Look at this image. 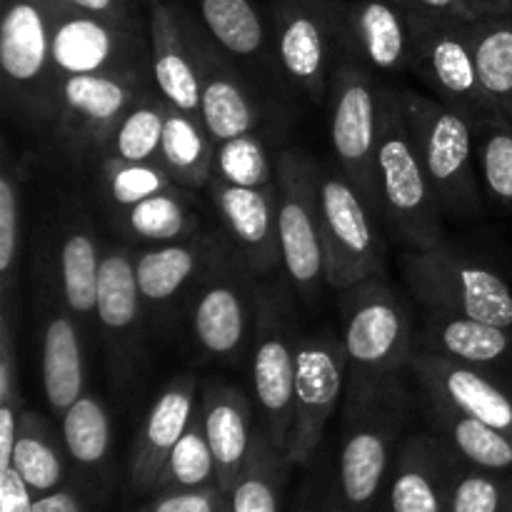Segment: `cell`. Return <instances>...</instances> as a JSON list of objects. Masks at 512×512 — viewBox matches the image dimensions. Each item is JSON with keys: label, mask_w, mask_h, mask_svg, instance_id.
Returning <instances> with one entry per match:
<instances>
[{"label": "cell", "mask_w": 512, "mask_h": 512, "mask_svg": "<svg viewBox=\"0 0 512 512\" xmlns=\"http://www.w3.org/2000/svg\"><path fill=\"white\" fill-rule=\"evenodd\" d=\"M380 220L410 250L443 243V210L425 178L405 118L400 90L380 88V135L375 153Z\"/></svg>", "instance_id": "obj_1"}, {"label": "cell", "mask_w": 512, "mask_h": 512, "mask_svg": "<svg viewBox=\"0 0 512 512\" xmlns=\"http://www.w3.org/2000/svg\"><path fill=\"white\" fill-rule=\"evenodd\" d=\"M405 415L408 395L398 378L345 385V440L338 480L348 510H368L378 498Z\"/></svg>", "instance_id": "obj_2"}, {"label": "cell", "mask_w": 512, "mask_h": 512, "mask_svg": "<svg viewBox=\"0 0 512 512\" xmlns=\"http://www.w3.org/2000/svg\"><path fill=\"white\" fill-rule=\"evenodd\" d=\"M405 118L425 178L440 210L453 218H473L483 208L480 173L475 160L473 123L435 95L400 90Z\"/></svg>", "instance_id": "obj_3"}, {"label": "cell", "mask_w": 512, "mask_h": 512, "mask_svg": "<svg viewBox=\"0 0 512 512\" xmlns=\"http://www.w3.org/2000/svg\"><path fill=\"white\" fill-rule=\"evenodd\" d=\"M343 348L348 355V385L398 378L410 368L418 335L400 295L380 275L343 290Z\"/></svg>", "instance_id": "obj_4"}, {"label": "cell", "mask_w": 512, "mask_h": 512, "mask_svg": "<svg viewBox=\"0 0 512 512\" xmlns=\"http://www.w3.org/2000/svg\"><path fill=\"white\" fill-rule=\"evenodd\" d=\"M58 0H3L0 68L5 103L25 125L50 128L58 93L53 68V15Z\"/></svg>", "instance_id": "obj_5"}, {"label": "cell", "mask_w": 512, "mask_h": 512, "mask_svg": "<svg viewBox=\"0 0 512 512\" xmlns=\"http://www.w3.org/2000/svg\"><path fill=\"white\" fill-rule=\"evenodd\" d=\"M400 270L425 310L512 328V290L498 270L465 258L445 243L408 250L400 258Z\"/></svg>", "instance_id": "obj_6"}, {"label": "cell", "mask_w": 512, "mask_h": 512, "mask_svg": "<svg viewBox=\"0 0 512 512\" xmlns=\"http://www.w3.org/2000/svg\"><path fill=\"white\" fill-rule=\"evenodd\" d=\"M153 75H65L58 80L50 135L73 165L100 160L123 115L153 93Z\"/></svg>", "instance_id": "obj_7"}, {"label": "cell", "mask_w": 512, "mask_h": 512, "mask_svg": "<svg viewBox=\"0 0 512 512\" xmlns=\"http://www.w3.org/2000/svg\"><path fill=\"white\" fill-rule=\"evenodd\" d=\"M300 335H295V308L285 283H258V313H255L253 348H250V378L260 425L285 453L290 423H293L295 360Z\"/></svg>", "instance_id": "obj_8"}, {"label": "cell", "mask_w": 512, "mask_h": 512, "mask_svg": "<svg viewBox=\"0 0 512 512\" xmlns=\"http://www.w3.org/2000/svg\"><path fill=\"white\" fill-rule=\"evenodd\" d=\"M318 173L320 165L298 148L283 150L275 158L280 255H283L285 280L308 303H313L320 288L328 285Z\"/></svg>", "instance_id": "obj_9"}, {"label": "cell", "mask_w": 512, "mask_h": 512, "mask_svg": "<svg viewBox=\"0 0 512 512\" xmlns=\"http://www.w3.org/2000/svg\"><path fill=\"white\" fill-rule=\"evenodd\" d=\"M33 288L40 308V358H43V388L50 410L63 415L85 393L83 328L63 295L55 253L53 228L38 230L33 250Z\"/></svg>", "instance_id": "obj_10"}, {"label": "cell", "mask_w": 512, "mask_h": 512, "mask_svg": "<svg viewBox=\"0 0 512 512\" xmlns=\"http://www.w3.org/2000/svg\"><path fill=\"white\" fill-rule=\"evenodd\" d=\"M328 103L335 163L380 220L378 180H375L380 88L375 85L373 73L355 60L338 55L330 73Z\"/></svg>", "instance_id": "obj_11"}, {"label": "cell", "mask_w": 512, "mask_h": 512, "mask_svg": "<svg viewBox=\"0 0 512 512\" xmlns=\"http://www.w3.org/2000/svg\"><path fill=\"white\" fill-rule=\"evenodd\" d=\"M258 313V275L243 255L233 253L215 265L188 298L193 343L208 358L238 363L250 355Z\"/></svg>", "instance_id": "obj_12"}, {"label": "cell", "mask_w": 512, "mask_h": 512, "mask_svg": "<svg viewBox=\"0 0 512 512\" xmlns=\"http://www.w3.org/2000/svg\"><path fill=\"white\" fill-rule=\"evenodd\" d=\"M55 75H153L148 25H128L68 8L53 15Z\"/></svg>", "instance_id": "obj_13"}, {"label": "cell", "mask_w": 512, "mask_h": 512, "mask_svg": "<svg viewBox=\"0 0 512 512\" xmlns=\"http://www.w3.org/2000/svg\"><path fill=\"white\" fill-rule=\"evenodd\" d=\"M320 220H323L325 278L338 293L360 280L380 275L383 243L375 228V213L363 195L338 170L320 168L318 173Z\"/></svg>", "instance_id": "obj_14"}, {"label": "cell", "mask_w": 512, "mask_h": 512, "mask_svg": "<svg viewBox=\"0 0 512 512\" xmlns=\"http://www.w3.org/2000/svg\"><path fill=\"white\" fill-rule=\"evenodd\" d=\"M340 5L343 0H273L280 73L313 103L328 98L330 73L340 55Z\"/></svg>", "instance_id": "obj_15"}, {"label": "cell", "mask_w": 512, "mask_h": 512, "mask_svg": "<svg viewBox=\"0 0 512 512\" xmlns=\"http://www.w3.org/2000/svg\"><path fill=\"white\" fill-rule=\"evenodd\" d=\"M348 355L343 340L330 333L308 335L298 343L290 423L285 458L290 465H308L320 448L325 428L345 398Z\"/></svg>", "instance_id": "obj_16"}, {"label": "cell", "mask_w": 512, "mask_h": 512, "mask_svg": "<svg viewBox=\"0 0 512 512\" xmlns=\"http://www.w3.org/2000/svg\"><path fill=\"white\" fill-rule=\"evenodd\" d=\"M468 23L410 18L413 25L410 73L418 75L440 103L455 108L473 123L498 110L493 108L480 83L478 65L470 48Z\"/></svg>", "instance_id": "obj_17"}, {"label": "cell", "mask_w": 512, "mask_h": 512, "mask_svg": "<svg viewBox=\"0 0 512 512\" xmlns=\"http://www.w3.org/2000/svg\"><path fill=\"white\" fill-rule=\"evenodd\" d=\"M95 320L108 353L115 388L128 390L143 370L145 323L150 315L135 278V253L125 245L105 250Z\"/></svg>", "instance_id": "obj_18"}, {"label": "cell", "mask_w": 512, "mask_h": 512, "mask_svg": "<svg viewBox=\"0 0 512 512\" xmlns=\"http://www.w3.org/2000/svg\"><path fill=\"white\" fill-rule=\"evenodd\" d=\"M183 25L198 63L200 118L215 145L263 128L268 118L265 103L250 80L235 68L233 58L215 43L213 35L188 8H183Z\"/></svg>", "instance_id": "obj_19"}, {"label": "cell", "mask_w": 512, "mask_h": 512, "mask_svg": "<svg viewBox=\"0 0 512 512\" xmlns=\"http://www.w3.org/2000/svg\"><path fill=\"white\" fill-rule=\"evenodd\" d=\"M235 245L225 230H200L190 238L150 245L135 253V278L150 320L165 318L183 298H190L200 280L230 258Z\"/></svg>", "instance_id": "obj_20"}, {"label": "cell", "mask_w": 512, "mask_h": 512, "mask_svg": "<svg viewBox=\"0 0 512 512\" xmlns=\"http://www.w3.org/2000/svg\"><path fill=\"white\" fill-rule=\"evenodd\" d=\"M210 200L220 228L255 275H273L283 265L278 225V185L243 188L210 178Z\"/></svg>", "instance_id": "obj_21"}, {"label": "cell", "mask_w": 512, "mask_h": 512, "mask_svg": "<svg viewBox=\"0 0 512 512\" xmlns=\"http://www.w3.org/2000/svg\"><path fill=\"white\" fill-rule=\"evenodd\" d=\"M340 55L370 73H410L413 25L393 0H343Z\"/></svg>", "instance_id": "obj_22"}, {"label": "cell", "mask_w": 512, "mask_h": 512, "mask_svg": "<svg viewBox=\"0 0 512 512\" xmlns=\"http://www.w3.org/2000/svg\"><path fill=\"white\" fill-rule=\"evenodd\" d=\"M425 398H438L512 438V395L498 375L415 350L410 360Z\"/></svg>", "instance_id": "obj_23"}, {"label": "cell", "mask_w": 512, "mask_h": 512, "mask_svg": "<svg viewBox=\"0 0 512 512\" xmlns=\"http://www.w3.org/2000/svg\"><path fill=\"white\" fill-rule=\"evenodd\" d=\"M200 405L195 375H175L155 403L150 405L130 453V488L135 493H155L170 453L188 430Z\"/></svg>", "instance_id": "obj_24"}, {"label": "cell", "mask_w": 512, "mask_h": 512, "mask_svg": "<svg viewBox=\"0 0 512 512\" xmlns=\"http://www.w3.org/2000/svg\"><path fill=\"white\" fill-rule=\"evenodd\" d=\"M148 35L155 90L173 108L200 118L198 63L185 33L183 5L175 0H150Z\"/></svg>", "instance_id": "obj_25"}, {"label": "cell", "mask_w": 512, "mask_h": 512, "mask_svg": "<svg viewBox=\"0 0 512 512\" xmlns=\"http://www.w3.org/2000/svg\"><path fill=\"white\" fill-rule=\"evenodd\" d=\"M458 458L435 435L405 440L390 483V512H448Z\"/></svg>", "instance_id": "obj_26"}, {"label": "cell", "mask_w": 512, "mask_h": 512, "mask_svg": "<svg viewBox=\"0 0 512 512\" xmlns=\"http://www.w3.org/2000/svg\"><path fill=\"white\" fill-rule=\"evenodd\" d=\"M418 350L488 373L512 370V328L483 323L465 315L428 310L418 335Z\"/></svg>", "instance_id": "obj_27"}, {"label": "cell", "mask_w": 512, "mask_h": 512, "mask_svg": "<svg viewBox=\"0 0 512 512\" xmlns=\"http://www.w3.org/2000/svg\"><path fill=\"white\" fill-rule=\"evenodd\" d=\"M200 415L215 458L218 488L230 495L253 445V403L235 385L213 380L200 395Z\"/></svg>", "instance_id": "obj_28"}, {"label": "cell", "mask_w": 512, "mask_h": 512, "mask_svg": "<svg viewBox=\"0 0 512 512\" xmlns=\"http://www.w3.org/2000/svg\"><path fill=\"white\" fill-rule=\"evenodd\" d=\"M63 215V223L55 230L58 233L55 235V253H58L60 285H63L68 308L73 310L75 320L85 333L90 320L95 318L100 265H103L105 253L100 250V240L83 205H73Z\"/></svg>", "instance_id": "obj_29"}, {"label": "cell", "mask_w": 512, "mask_h": 512, "mask_svg": "<svg viewBox=\"0 0 512 512\" xmlns=\"http://www.w3.org/2000/svg\"><path fill=\"white\" fill-rule=\"evenodd\" d=\"M425 408L435 438L443 440L463 463L493 473H512V438L508 435L438 398H425Z\"/></svg>", "instance_id": "obj_30"}, {"label": "cell", "mask_w": 512, "mask_h": 512, "mask_svg": "<svg viewBox=\"0 0 512 512\" xmlns=\"http://www.w3.org/2000/svg\"><path fill=\"white\" fill-rule=\"evenodd\" d=\"M190 193L193 190L173 185V188L150 195L130 208L110 213V218L125 238L138 240V243L163 245L190 238L203 228V218L195 210Z\"/></svg>", "instance_id": "obj_31"}, {"label": "cell", "mask_w": 512, "mask_h": 512, "mask_svg": "<svg viewBox=\"0 0 512 512\" xmlns=\"http://www.w3.org/2000/svg\"><path fill=\"white\" fill-rule=\"evenodd\" d=\"M195 5L200 23L230 58L243 60L253 68H280L278 55L270 50L263 15L253 0H195Z\"/></svg>", "instance_id": "obj_32"}, {"label": "cell", "mask_w": 512, "mask_h": 512, "mask_svg": "<svg viewBox=\"0 0 512 512\" xmlns=\"http://www.w3.org/2000/svg\"><path fill=\"white\" fill-rule=\"evenodd\" d=\"M215 140L200 118L165 103V128L160 143V168L185 190L208 188L213 178Z\"/></svg>", "instance_id": "obj_33"}, {"label": "cell", "mask_w": 512, "mask_h": 512, "mask_svg": "<svg viewBox=\"0 0 512 512\" xmlns=\"http://www.w3.org/2000/svg\"><path fill=\"white\" fill-rule=\"evenodd\" d=\"M468 38L485 95L512 120V13L470 20Z\"/></svg>", "instance_id": "obj_34"}, {"label": "cell", "mask_w": 512, "mask_h": 512, "mask_svg": "<svg viewBox=\"0 0 512 512\" xmlns=\"http://www.w3.org/2000/svg\"><path fill=\"white\" fill-rule=\"evenodd\" d=\"M288 458L263 425L255 428L243 473L230 490V512H280Z\"/></svg>", "instance_id": "obj_35"}, {"label": "cell", "mask_w": 512, "mask_h": 512, "mask_svg": "<svg viewBox=\"0 0 512 512\" xmlns=\"http://www.w3.org/2000/svg\"><path fill=\"white\" fill-rule=\"evenodd\" d=\"M65 445L55 438L50 425L38 413H20L18 438L13 448V468L23 475L35 498L63 488L65 483Z\"/></svg>", "instance_id": "obj_36"}, {"label": "cell", "mask_w": 512, "mask_h": 512, "mask_svg": "<svg viewBox=\"0 0 512 512\" xmlns=\"http://www.w3.org/2000/svg\"><path fill=\"white\" fill-rule=\"evenodd\" d=\"M23 183L25 165L3 145L0 165V298L18 295V263L23 243Z\"/></svg>", "instance_id": "obj_37"}, {"label": "cell", "mask_w": 512, "mask_h": 512, "mask_svg": "<svg viewBox=\"0 0 512 512\" xmlns=\"http://www.w3.org/2000/svg\"><path fill=\"white\" fill-rule=\"evenodd\" d=\"M63 445L68 458L85 470H98L108 463L113 430L110 415L98 395L83 393L63 415Z\"/></svg>", "instance_id": "obj_38"}, {"label": "cell", "mask_w": 512, "mask_h": 512, "mask_svg": "<svg viewBox=\"0 0 512 512\" xmlns=\"http://www.w3.org/2000/svg\"><path fill=\"white\" fill-rule=\"evenodd\" d=\"M165 128V100L158 90L143 95L113 130L103 158L158 163ZM100 158V160H103ZM160 165V163H158Z\"/></svg>", "instance_id": "obj_39"}, {"label": "cell", "mask_w": 512, "mask_h": 512, "mask_svg": "<svg viewBox=\"0 0 512 512\" xmlns=\"http://www.w3.org/2000/svg\"><path fill=\"white\" fill-rule=\"evenodd\" d=\"M473 140L485 190L495 203L512 208V120L500 113L473 120Z\"/></svg>", "instance_id": "obj_40"}, {"label": "cell", "mask_w": 512, "mask_h": 512, "mask_svg": "<svg viewBox=\"0 0 512 512\" xmlns=\"http://www.w3.org/2000/svg\"><path fill=\"white\" fill-rule=\"evenodd\" d=\"M98 183L100 198L110 213L130 208L175 185L158 163H130L118 158L98 160Z\"/></svg>", "instance_id": "obj_41"}, {"label": "cell", "mask_w": 512, "mask_h": 512, "mask_svg": "<svg viewBox=\"0 0 512 512\" xmlns=\"http://www.w3.org/2000/svg\"><path fill=\"white\" fill-rule=\"evenodd\" d=\"M205 485H218V475H215V458L213 450H210L208 435H205L203 415H200L198 405L188 430L178 440L168 463H165L155 493H160V490L205 488Z\"/></svg>", "instance_id": "obj_42"}, {"label": "cell", "mask_w": 512, "mask_h": 512, "mask_svg": "<svg viewBox=\"0 0 512 512\" xmlns=\"http://www.w3.org/2000/svg\"><path fill=\"white\" fill-rule=\"evenodd\" d=\"M213 178L243 188H263L275 183V163L270 160L263 133L253 130L215 145Z\"/></svg>", "instance_id": "obj_43"}, {"label": "cell", "mask_w": 512, "mask_h": 512, "mask_svg": "<svg viewBox=\"0 0 512 512\" xmlns=\"http://www.w3.org/2000/svg\"><path fill=\"white\" fill-rule=\"evenodd\" d=\"M448 512H512V475L473 468L458 458Z\"/></svg>", "instance_id": "obj_44"}, {"label": "cell", "mask_w": 512, "mask_h": 512, "mask_svg": "<svg viewBox=\"0 0 512 512\" xmlns=\"http://www.w3.org/2000/svg\"><path fill=\"white\" fill-rule=\"evenodd\" d=\"M18 313V295L0 298V405L20 403Z\"/></svg>", "instance_id": "obj_45"}, {"label": "cell", "mask_w": 512, "mask_h": 512, "mask_svg": "<svg viewBox=\"0 0 512 512\" xmlns=\"http://www.w3.org/2000/svg\"><path fill=\"white\" fill-rule=\"evenodd\" d=\"M140 512H230V495L218 485L188 490H160Z\"/></svg>", "instance_id": "obj_46"}, {"label": "cell", "mask_w": 512, "mask_h": 512, "mask_svg": "<svg viewBox=\"0 0 512 512\" xmlns=\"http://www.w3.org/2000/svg\"><path fill=\"white\" fill-rule=\"evenodd\" d=\"M398 8H403L410 18L425 20H478L473 5L468 0H393Z\"/></svg>", "instance_id": "obj_47"}, {"label": "cell", "mask_w": 512, "mask_h": 512, "mask_svg": "<svg viewBox=\"0 0 512 512\" xmlns=\"http://www.w3.org/2000/svg\"><path fill=\"white\" fill-rule=\"evenodd\" d=\"M63 5L83 13L100 15V18L118 20L128 25H148V15L143 18L138 0H60Z\"/></svg>", "instance_id": "obj_48"}, {"label": "cell", "mask_w": 512, "mask_h": 512, "mask_svg": "<svg viewBox=\"0 0 512 512\" xmlns=\"http://www.w3.org/2000/svg\"><path fill=\"white\" fill-rule=\"evenodd\" d=\"M35 495L23 475L10 465L0 470V512H33Z\"/></svg>", "instance_id": "obj_49"}, {"label": "cell", "mask_w": 512, "mask_h": 512, "mask_svg": "<svg viewBox=\"0 0 512 512\" xmlns=\"http://www.w3.org/2000/svg\"><path fill=\"white\" fill-rule=\"evenodd\" d=\"M33 512H85V503L75 490L58 488L43 498H35Z\"/></svg>", "instance_id": "obj_50"}, {"label": "cell", "mask_w": 512, "mask_h": 512, "mask_svg": "<svg viewBox=\"0 0 512 512\" xmlns=\"http://www.w3.org/2000/svg\"><path fill=\"white\" fill-rule=\"evenodd\" d=\"M468 3L473 5V10L480 18H485V15L512 13V0H468Z\"/></svg>", "instance_id": "obj_51"}, {"label": "cell", "mask_w": 512, "mask_h": 512, "mask_svg": "<svg viewBox=\"0 0 512 512\" xmlns=\"http://www.w3.org/2000/svg\"><path fill=\"white\" fill-rule=\"evenodd\" d=\"M325 512H348V505H340V503H335V505H330L328 510Z\"/></svg>", "instance_id": "obj_52"}]
</instances>
